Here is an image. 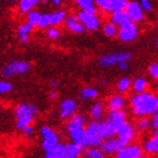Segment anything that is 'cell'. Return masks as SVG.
Returning a JSON list of instances; mask_svg holds the SVG:
<instances>
[{
    "label": "cell",
    "mask_w": 158,
    "mask_h": 158,
    "mask_svg": "<svg viewBox=\"0 0 158 158\" xmlns=\"http://www.w3.org/2000/svg\"><path fill=\"white\" fill-rule=\"evenodd\" d=\"M35 116L34 115H20L16 118V129L17 130H23L25 127L32 124Z\"/></svg>",
    "instance_id": "obj_32"
},
{
    "label": "cell",
    "mask_w": 158,
    "mask_h": 158,
    "mask_svg": "<svg viewBox=\"0 0 158 158\" xmlns=\"http://www.w3.org/2000/svg\"><path fill=\"white\" fill-rule=\"evenodd\" d=\"M35 5L36 3L34 2L33 0H19L18 8H19V11L22 14H28L30 11L33 10Z\"/></svg>",
    "instance_id": "obj_34"
},
{
    "label": "cell",
    "mask_w": 158,
    "mask_h": 158,
    "mask_svg": "<svg viewBox=\"0 0 158 158\" xmlns=\"http://www.w3.org/2000/svg\"><path fill=\"white\" fill-rule=\"evenodd\" d=\"M67 154V147L63 143H58L56 147L46 150L44 158H64Z\"/></svg>",
    "instance_id": "obj_23"
},
{
    "label": "cell",
    "mask_w": 158,
    "mask_h": 158,
    "mask_svg": "<svg viewBox=\"0 0 158 158\" xmlns=\"http://www.w3.org/2000/svg\"><path fill=\"white\" fill-rule=\"evenodd\" d=\"M113 1H115V0H113ZM113 5H114V3H113Z\"/></svg>",
    "instance_id": "obj_55"
},
{
    "label": "cell",
    "mask_w": 158,
    "mask_h": 158,
    "mask_svg": "<svg viewBox=\"0 0 158 158\" xmlns=\"http://www.w3.org/2000/svg\"><path fill=\"white\" fill-rule=\"evenodd\" d=\"M80 98L84 101H89V99H95L98 96V90L94 87H85L80 90Z\"/></svg>",
    "instance_id": "obj_31"
},
{
    "label": "cell",
    "mask_w": 158,
    "mask_h": 158,
    "mask_svg": "<svg viewBox=\"0 0 158 158\" xmlns=\"http://www.w3.org/2000/svg\"><path fill=\"white\" fill-rule=\"evenodd\" d=\"M125 11L129 14L131 20L135 22V23L142 22L143 18H145V11H143L139 1H135V0L133 1H128V5L125 7Z\"/></svg>",
    "instance_id": "obj_11"
},
{
    "label": "cell",
    "mask_w": 158,
    "mask_h": 158,
    "mask_svg": "<svg viewBox=\"0 0 158 158\" xmlns=\"http://www.w3.org/2000/svg\"><path fill=\"white\" fill-rule=\"evenodd\" d=\"M32 28H33V26L30 25L27 22L26 23L22 24V25L17 28V34H18V37L20 39L22 43H24V44L28 43V40H30V33L32 32Z\"/></svg>",
    "instance_id": "obj_25"
},
{
    "label": "cell",
    "mask_w": 158,
    "mask_h": 158,
    "mask_svg": "<svg viewBox=\"0 0 158 158\" xmlns=\"http://www.w3.org/2000/svg\"><path fill=\"white\" fill-rule=\"evenodd\" d=\"M110 22H112L113 24L118 25V28L122 27L123 25L128 24L129 22H131V18L129 16V14L125 10H121V11H114L111 13L110 16Z\"/></svg>",
    "instance_id": "obj_20"
},
{
    "label": "cell",
    "mask_w": 158,
    "mask_h": 158,
    "mask_svg": "<svg viewBox=\"0 0 158 158\" xmlns=\"http://www.w3.org/2000/svg\"><path fill=\"white\" fill-rule=\"evenodd\" d=\"M84 156H85V158L103 157L104 152H102V149L99 148V147H88V148L85 149Z\"/></svg>",
    "instance_id": "obj_35"
},
{
    "label": "cell",
    "mask_w": 158,
    "mask_h": 158,
    "mask_svg": "<svg viewBox=\"0 0 158 158\" xmlns=\"http://www.w3.org/2000/svg\"><path fill=\"white\" fill-rule=\"evenodd\" d=\"M85 133H86V145L87 148L88 147H99L101 143L104 141L101 132H99L98 128V121L89 122L88 124L86 125L85 128Z\"/></svg>",
    "instance_id": "obj_3"
},
{
    "label": "cell",
    "mask_w": 158,
    "mask_h": 158,
    "mask_svg": "<svg viewBox=\"0 0 158 158\" xmlns=\"http://www.w3.org/2000/svg\"><path fill=\"white\" fill-rule=\"evenodd\" d=\"M148 73L152 78L157 79L158 80V63L157 62H152V64L148 67Z\"/></svg>",
    "instance_id": "obj_41"
},
{
    "label": "cell",
    "mask_w": 158,
    "mask_h": 158,
    "mask_svg": "<svg viewBox=\"0 0 158 158\" xmlns=\"http://www.w3.org/2000/svg\"><path fill=\"white\" fill-rule=\"evenodd\" d=\"M56 97H58V93H56V89L50 90L49 92V98L51 99V101H54V99H56Z\"/></svg>",
    "instance_id": "obj_46"
},
{
    "label": "cell",
    "mask_w": 158,
    "mask_h": 158,
    "mask_svg": "<svg viewBox=\"0 0 158 158\" xmlns=\"http://www.w3.org/2000/svg\"><path fill=\"white\" fill-rule=\"evenodd\" d=\"M135 135H137V130H135V125L131 124L128 121L125 122V123H123L118 129V131H116V135L121 137L128 145L133 141V139L135 138Z\"/></svg>",
    "instance_id": "obj_12"
},
{
    "label": "cell",
    "mask_w": 158,
    "mask_h": 158,
    "mask_svg": "<svg viewBox=\"0 0 158 158\" xmlns=\"http://www.w3.org/2000/svg\"><path fill=\"white\" fill-rule=\"evenodd\" d=\"M132 59V54L129 52H113L104 54L98 59V64L101 67L107 68V67L118 66L122 61H130Z\"/></svg>",
    "instance_id": "obj_4"
},
{
    "label": "cell",
    "mask_w": 158,
    "mask_h": 158,
    "mask_svg": "<svg viewBox=\"0 0 158 158\" xmlns=\"http://www.w3.org/2000/svg\"><path fill=\"white\" fill-rule=\"evenodd\" d=\"M67 147V154L64 156V158H79L80 156L84 154L85 148L82 146L75 143V142H68L66 143Z\"/></svg>",
    "instance_id": "obj_22"
},
{
    "label": "cell",
    "mask_w": 158,
    "mask_h": 158,
    "mask_svg": "<svg viewBox=\"0 0 158 158\" xmlns=\"http://www.w3.org/2000/svg\"><path fill=\"white\" fill-rule=\"evenodd\" d=\"M26 15H27V23L30 24V25H32L33 27L39 26V23H40V20H41L42 14H40L36 10H32V11H30V13L26 14Z\"/></svg>",
    "instance_id": "obj_36"
},
{
    "label": "cell",
    "mask_w": 158,
    "mask_h": 158,
    "mask_svg": "<svg viewBox=\"0 0 158 158\" xmlns=\"http://www.w3.org/2000/svg\"><path fill=\"white\" fill-rule=\"evenodd\" d=\"M118 69L121 70H127L129 68V61H122V62H120L118 64Z\"/></svg>",
    "instance_id": "obj_45"
},
{
    "label": "cell",
    "mask_w": 158,
    "mask_h": 158,
    "mask_svg": "<svg viewBox=\"0 0 158 158\" xmlns=\"http://www.w3.org/2000/svg\"><path fill=\"white\" fill-rule=\"evenodd\" d=\"M154 43H155V46H157V48H158V37H156L155 42H154Z\"/></svg>",
    "instance_id": "obj_49"
},
{
    "label": "cell",
    "mask_w": 158,
    "mask_h": 158,
    "mask_svg": "<svg viewBox=\"0 0 158 158\" xmlns=\"http://www.w3.org/2000/svg\"><path fill=\"white\" fill-rule=\"evenodd\" d=\"M140 158H149V157H147V156H142V157H140Z\"/></svg>",
    "instance_id": "obj_51"
},
{
    "label": "cell",
    "mask_w": 158,
    "mask_h": 158,
    "mask_svg": "<svg viewBox=\"0 0 158 158\" xmlns=\"http://www.w3.org/2000/svg\"><path fill=\"white\" fill-rule=\"evenodd\" d=\"M127 145H128V143H127L121 137L115 135V137H113V138L104 140V141L101 143L99 148L102 149V152H104V154H109V155L114 154V155H115L120 149H122Z\"/></svg>",
    "instance_id": "obj_7"
},
{
    "label": "cell",
    "mask_w": 158,
    "mask_h": 158,
    "mask_svg": "<svg viewBox=\"0 0 158 158\" xmlns=\"http://www.w3.org/2000/svg\"><path fill=\"white\" fill-rule=\"evenodd\" d=\"M42 1H44V2H45V1H46V0H42Z\"/></svg>",
    "instance_id": "obj_54"
},
{
    "label": "cell",
    "mask_w": 158,
    "mask_h": 158,
    "mask_svg": "<svg viewBox=\"0 0 158 158\" xmlns=\"http://www.w3.org/2000/svg\"><path fill=\"white\" fill-rule=\"evenodd\" d=\"M86 128V127H85ZM85 128H76V129H70L67 130L68 135H69L70 140L75 143L82 146L84 148H87L86 145V133H85Z\"/></svg>",
    "instance_id": "obj_15"
},
{
    "label": "cell",
    "mask_w": 158,
    "mask_h": 158,
    "mask_svg": "<svg viewBox=\"0 0 158 158\" xmlns=\"http://www.w3.org/2000/svg\"><path fill=\"white\" fill-rule=\"evenodd\" d=\"M138 27L135 25V22H129L128 24L123 25L122 27L118 28V39L121 42L124 43H130L132 41H135L138 37Z\"/></svg>",
    "instance_id": "obj_6"
},
{
    "label": "cell",
    "mask_w": 158,
    "mask_h": 158,
    "mask_svg": "<svg viewBox=\"0 0 158 158\" xmlns=\"http://www.w3.org/2000/svg\"><path fill=\"white\" fill-rule=\"evenodd\" d=\"M75 1L81 10L89 14H96L97 7L95 5V0H75Z\"/></svg>",
    "instance_id": "obj_27"
},
{
    "label": "cell",
    "mask_w": 158,
    "mask_h": 158,
    "mask_svg": "<svg viewBox=\"0 0 158 158\" xmlns=\"http://www.w3.org/2000/svg\"><path fill=\"white\" fill-rule=\"evenodd\" d=\"M139 2L141 5L143 11H146V13H152V5L150 2V0H139Z\"/></svg>",
    "instance_id": "obj_42"
},
{
    "label": "cell",
    "mask_w": 158,
    "mask_h": 158,
    "mask_svg": "<svg viewBox=\"0 0 158 158\" xmlns=\"http://www.w3.org/2000/svg\"><path fill=\"white\" fill-rule=\"evenodd\" d=\"M127 105L124 96L121 94H115L112 95L107 101V109L109 111H116V110H124Z\"/></svg>",
    "instance_id": "obj_18"
},
{
    "label": "cell",
    "mask_w": 158,
    "mask_h": 158,
    "mask_svg": "<svg viewBox=\"0 0 158 158\" xmlns=\"http://www.w3.org/2000/svg\"><path fill=\"white\" fill-rule=\"evenodd\" d=\"M133 125H135V128L137 131L146 132L152 128V121H150L149 116H140V118H138L135 120Z\"/></svg>",
    "instance_id": "obj_26"
},
{
    "label": "cell",
    "mask_w": 158,
    "mask_h": 158,
    "mask_svg": "<svg viewBox=\"0 0 158 158\" xmlns=\"http://www.w3.org/2000/svg\"><path fill=\"white\" fill-rule=\"evenodd\" d=\"M14 89L11 82L7 80H0V94H8Z\"/></svg>",
    "instance_id": "obj_40"
},
{
    "label": "cell",
    "mask_w": 158,
    "mask_h": 158,
    "mask_svg": "<svg viewBox=\"0 0 158 158\" xmlns=\"http://www.w3.org/2000/svg\"><path fill=\"white\" fill-rule=\"evenodd\" d=\"M130 107L132 114L137 118L152 116L158 111V96L154 93H135L130 99Z\"/></svg>",
    "instance_id": "obj_1"
},
{
    "label": "cell",
    "mask_w": 158,
    "mask_h": 158,
    "mask_svg": "<svg viewBox=\"0 0 158 158\" xmlns=\"http://www.w3.org/2000/svg\"><path fill=\"white\" fill-rule=\"evenodd\" d=\"M40 133L42 135V143H41V147L44 152L49 150V149L56 147L58 143H60V138L58 133H56L52 128L50 127H42L40 129Z\"/></svg>",
    "instance_id": "obj_5"
},
{
    "label": "cell",
    "mask_w": 158,
    "mask_h": 158,
    "mask_svg": "<svg viewBox=\"0 0 158 158\" xmlns=\"http://www.w3.org/2000/svg\"><path fill=\"white\" fill-rule=\"evenodd\" d=\"M148 88V81L143 77H138L132 81V89L135 93H143Z\"/></svg>",
    "instance_id": "obj_29"
},
{
    "label": "cell",
    "mask_w": 158,
    "mask_h": 158,
    "mask_svg": "<svg viewBox=\"0 0 158 158\" xmlns=\"http://www.w3.org/2000/svg\"><path fill=\"white\" fill-rule=\"evenodd\" d=\"M64 23H66L67 28L70 32H73V33L81 34L85 31V26L79 22L77 15H69V16H67Z\"/></svg>",
    "instance_id": "obj_17"
},
{
    "label": "cell",
    "mask_w": 158,
    "mask_h": 158,
    "mask_svg": "<svg viewBox=\"0 0 158 158\" xmlns=\"http://www.w3.org/2000/svg\"><path fill=\"white\" fill-rule=\"evenodd\" d=\"M98 128H99V132H101V135H102L104 140L113 138V137H115L116 135L115 129H114L113 124L107 120V118L98 121Z\"/></svg>",
    "instance_id": "obj_16"
},
{
    "label": "cell",
    "mask_w": 158,
    "mask_h": 158,
    "mask_svg": "<svg viewBox=\"0 0 158 158\" xmlns=\"http://www.w3.org/2000/svg\"><path fill=\"white\" fill-rule=\"evenodd\" d=\"M87 123V118L84 114H78L76 113L75 115H73L70 118H68V122L66 124L67 130L70 129H76V128H85Z\"/></svg>",
    "instance_id": "obj_19"
},
{
    "label": "cell",
    "mask_w": 158,
    "mask_h": 158,
    "mask_svg": "<svg viewBox=\"0 0 158 158\" xmlns=\"http://www.w3.org/2000/svg\"><path fill=\"white\" fill-rule=\"evenodd\" d=\"M95 3L104 13H113V0H95Z\"/></svg>",
    "instance_id": "obj_33"
},
{
    "label": "cell",
    "mask_w": 158,
    "mask_h": 158,
    "mask_svg": "<svg viewBox=\"0 0 158 158\" xmlns=\"http://www.w3.org/2000/svg\"><path fill=\"white\" fill-rule=\"evenodd\" d=\"M22 131H23V133L25 135H28V137H30V135H34V132H35V128H34L32 124H30V125H27V127H25Z\"/></svg>",
    "instance_id": "obj_44"
},
{
    "label": "cell",
    "mask_w": 158,
    "mask_h": 158,
    "mask_svg": "<svg viewBox=\"0 0 158 158\" xmlns=\"http://www.w3.org/2000/svg\"><path fill=\"white\" fill-rule=\"evenodd\" d=\"M107 120L113 124L115 131H118V129L121 127L123 123L128 121L127 120V112L124 110H116V111H109V115H107Z\"/></svg>",
    "instance_id": "obj_13"
},
{
    "label": "cell",
    "mask_w": 158,
    "mask_h": 158,
    "mask_svg": "<svg viewBox=\"0 0 158 158\" xmlns=\"http://www.w3.org/2000/svg\"><path fill=\"white\" fill-rule=\"evenodd\" d=\"M103 114H104V104L102 102L97 101L89 109V115L94 121H101Z\"/></svg>",
    "instance_id": "obj_24"
},
{
    "label": "cell",
    "mask_w": 158,
    "mask_h": 158,
    "mask_svg": "<svg viewBox=\"0 0 158 158\" xmlns=\"http://www.w3.org/2000/svg\"><path fill=\"white\" fill-rule=\"evenodd\" d=\"M39 110L37 106L31 103H22L19 105L16 106V109L14 110V115L15 118H18L20 115H34L36 116Z\"/></svg>",
    "instance_id": "obj_14"
},
{
    "label": "cell",
    "mask_w": 158,
    "mask_h": 158,
    "mask_svg": "<svg viewBox=\"0 0 158 158\" xmlns=\"http://www.w3.org/2000/svg\"><path fill=\"white\" fill-rule=\"evenodd\" d=\"M51 26V20H50V14H42L41 20L39 23V28L41 30H46L48 27Z\"/></svg>",
    "instance_id": "obj_39"
},
{
    "label": "cell",
    "mask_w": 158,
    "mask_h": 158,
    "mask_svg": "<svg viewBox=\"0 0 158 158\" xmlns=\"http://www.w3.org/2000/svg\"><path fill=\"white\" fill-rule=\"evenodd\" d=\"M118 26L115 25V24H113L112 22H107L103 25V33L104 35L107 37H113L118 36Z\"/></svg>",
    "instance_id": "obj_30"
},
{
    "label": "cell",
    "mask_w": 158,
    "mask_h": 158,
    "mask_svg": "<svg viewBox=\"0 0 158 158\" xmlns=\"http://www.w3.org/2000/svg\"><path fill=\"white\" fill-rule=\"evenodd\" d=\"M50 86H51L52 88H56V87L59 86V81H56V80H51V81H50Z\"/></svg>",
    "instance_id": "obj_47"
},
{
    "label": "cell",
    "mask_w": 158,
    "mask_h": 158,
    "mask_svg": "<svg viewBox=\"0 0 158 158\" xmlns=\"http://www.w3.org/2000/svg\"><path fill=\"white\" fill-rule=\"evenodd\" d=\"M77 17H78L79 22L85 26V28L89 31L98 30L99 25H101L99 17L96 14H89L84 11V10H80L77 14Z\"/></svg>",
    "instance_id": "obj_8"
},
{
    "label": "cell",
    "mask_w": 158,
    "mask_h": 158,
    "mask_svg": "<svg viewBox=\"0 0 158 158\" xmlns=\"http://www.w3.org/2000/svg\"><path fill=\"white\" fill-rule=\"evenodd\" d=\"M94 158H105V157H104V156H103V157H94Z\"/></svg>",
    "instance_id": "obj_52"
},
{
    "label": "cell",
    "mask_w": 158,
    "mask_h": 158,
    "mask_svg": "<svg viewBox=\"0 0 158 158\" xmlns=\"http://www.w3.org/2000/svg\"><path fill=\"white\" fill-rule=\"evenodd\" d=\"M143 149L146 152L152 155H158V131H154L150 138L146 140Z\"/></svg>",
    "instance_id": "obj_21"
},
{
    "label": "cell",
    "mask_w": 158,
    "mask_h": 158,
    "mask_svg": "<svg viewBox=\"0 0 158 158\" xmlns=\"http://www.w3.org/2000/svg\"><path fill=\"white\" fill-rule=\"evenodd\" d=\"M67 18V14L64 10H56L54 13L50 14V20L51 26H58L61 23H63Z\"/></svg>",
    "instance_id": "obj_28"
},
{
    "label": "cell",
    "mask_w": 158,
    "mask_h": 158,
    "mask_svg": "<svg viewBox=\"0 0 158 158\" xmlns=\"http://www.w3.org/2000/svg\"><path fill=\"white\" fill-rule=\"evenodd\" d=\"M78 110V105H77L76 101H73L71 98H66L63 99L62 102L60 103L59 106V116L62 120H68L73 115H75Z\"/></svg>",
    "instance_id": "obj_10"
},
{
    "label": "cell",
    "mask_w": 158,
    "mask_h": 158,
    "mask_svg": "<svg viewBox=\"0 0 158 158\" xmlns=\"http://www.w3.org/2000/svg\"><path fill=\"white\" fill-rule=\"evenodd\" d=\"M8 1H15V0H8Z\"/></svg>",
    "instance_id": "obj_53"
},
{
    "label": "cell",
    "mask_w": 158,
    "mask_h": 158,
    "mask_svg": "<svg viewBox=\"0 0 158 158\" xmlns=\"http://www.w3.org/2000/svg\"><path fill=\"white\" fill-rule=\"evenodd\" d=\"M31 67L32 64L28 61H11L1 69V76L11 78L16 75H25L31 70Z\"/></svg>",
    "instance_id": "obj_2"
},
{
    "label": "cell",
    "mask_w": 158,
    "mask_h": 158,
    "mask_svg": "<svg viewBox=\"0 0 158 158\" xmlns=\"http://www.w3.org/2000/svg\"><path fill=\"white\" fill-rule=\"evenodd\" d=\"M33 1H34V2H35V3H39L40 1H42V0H33Z\"/></svg>",
    "instance_id": "obj_50"
},
{
    "label": "cell",
    "mask_w": 158,
    "mask_h": 158,
    "mask_svg": "<svg viewBox=\"0 0 158 158\" xmlns=\"http://www.w3.org/2000/svg\"><path fill=\"white\" fill-rule=\"evenodd\" d=\"M118 90L120 93H127L129 89L132 87V81L131 79L128 78V77H123L118 81Z\"/></svg>",
    "instance_id": "obj_37"
},
{
    "label": "cell",
    "mask_w": 158,
    "mask_h": 158,
    "mask_svg": "<svg viewBox=\"0 0 158 158\" xmlns=\"http://www.w3.org/2000/svg\"><path fill=\"white\" fill-rule=\"evenodd\" d=\"M46 36L51 40H59L61 36V32L56 26H50L46 28Z\"/></svg>",
    "instance_id": "obj_38"
},
{
    "label": "cell",
    "mask_w": 158,
    "mask_h": 158,
    "mask_svg": "<svg viewBox=\"0 0 158 158\" xmlns=\"http://www.w3.org/2000/svg\"><path fill=\"white\" fill-rule=\"evenodd\" d=\"M51 2L56 6H59V5H61V0H51Z\"/></svg>",
    "instance_id": "obj_48"
},
{
    "label": "cell",
    "mask_w": 158,
    "mask_h": 158,
    "mask_svg": "<svg viewBox=\"0 0 158 158\" xmlns=\"http://www.w3.org/2000/svg\"><path fill=\"white\" fill-rule=\"evenodd\" d=\"M143 147L135 143H129L120 149L115 154L114 158H140L143 156Z\"/></svg>",
    "instance_id": "obj_9"
},
{
    "label": "cell",
    "mask_w": 158,
    "mask_h": 158,
    "mask_svg": "<svg viewBox=\"0 0 158 158\" xmlns=\"http://www.w3.org/2000/svg\"><path fill=\"white\" fill-rule=\"evenodd\" d=\"M150 121H152V130H154V131H158V111L152 114Z\"/></svg>",
    "instance_id": "obj_43"
}]
</instances>
